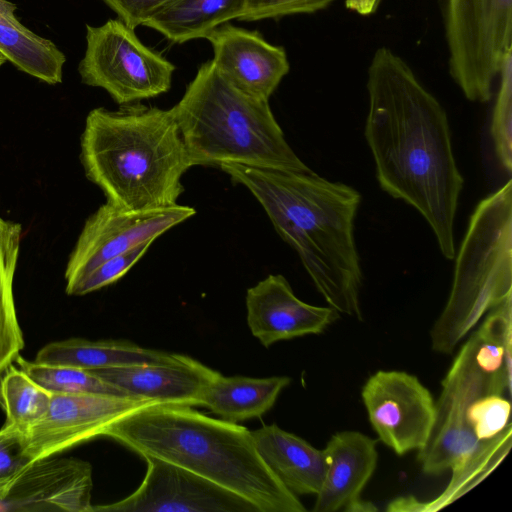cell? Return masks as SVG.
<instances>
[{
	"mask_svg": "<svg viewBox=\"0 0 512 512\" xmlns=\"http://www.w3.org/2000/svg\"><path fill=\"white\" fill-rule=\"evenodd\" d=\"M367 91L365 137L381 188L413 206L443 256L454 259V220L464 180L444 108L387 47L378 48L370 61Z\"/></svg>",
	"mask_w": 512,
	"mask_h": 512,
	"instance_id": "1",
	"label": "cell"
},
{
	"mask_svg": "<svg viewBox=\"0 0 512 512\" xmlns=\"http://www.w3.org/2000/svg\"><path fill=\"white\" fill-rule=\"evenodd\" d=\"M246 187L300 260L330 307L362 320V270L354 238L360 193L313 171L239 164L219 167Z\"/></svg>",
	"mask_w": 512,
	"mask_h": 512,
	"instance_id": "2",
	"label": "cell"
},
{
	"mask_svg": "<svg viewBox=\"0 0 512 512\" xmlns=\"http://www.w3.org/2000/svg\"><path fill=\"white\" fill-rule=\"evenodd\" d=\"M104 436L230 490L259 512L306 511L263 461L251 431L191 406L147 405L113 423Z\"/></svg>",
	"mask_w": 512,
	"mask_h": 512,
	"instance_id": "3",
	"label": "cell"
},
{
	"mask_svg": "<svg viewBox=\"0 0 512 512\" xmlns=\"http://www.w3.org/2000/svg\"><path fill=\"white\" fill-rule=\"evenodd\" d=\"M80 159L107 202L127 210L178 204L192 167L170 109L139 103L117 111L98 107L85 120Z\"/></svg>",
	"mask_w": 512,
	"mask_h": 512,
	"instance_id": "4",
	"label": "cell"
},
{
	"mask_svg": "<svg viewBox=\"0 0 512 512\" xmlns=\"http://www.w3.org/2000/svg\"><path fill=\"white\" fill-rule=\"evenodd\" d=\"M171 110L192 166L311 171L287 143L269 100L237 88L212 61L199 66Z\"/></svg>",
	"mask_w": 512,
	"mask_h": 512,
	"instance_id": "5",
	"label": "cell"
},
{
	"mask_svg": "<svg viewBox=\"0 0 512 512\" xmlns=\"http://www.w3.org/2000/svg\"><path fill=\"white\" fill-rule=\"evenodd\" d=\"M512 180L482 199L460 245L451 292L430 332L431 347L451 354L491 309L511 298Z\"/></svg>",
	"mask_w": 512,
	"mask_h": 512,
	"instance_id": "6",
	"label": "cell"
},
{
	"mask_svg": "<svg viewBox=\"0 0 512 512\" xmlns=\"http://www.w3.org/2000/svg\"><path fill=\"white\" fill-rule=\"evenodd\" d=\"M449 73L473 102L492 98L512 53V0H444Z\"/></svg>",
	"mask_w": 512,
	"mask_h": 512,
	"instance_id": "7",
	"label": "cell"
},
{
	"mask_svg": "<svg viewBox=\"0 0 512 512\" xmlns=\"http://www.w3.org/2000/svg\"><path fill=\"white\" fill-rule=\"evenodd\" d=\"M175 70L120 19L86 25V50L78 66L81 81L104 89L117 104H135L168 92Z\"/></svg>",
	"mask_w": 512,
	"mask_h": 512,
	"instance_id": "8",
	"label": "cell"
},
{
	"mask_svg": "<svg viewBox=\"0 0 512 512\" xmlns=\"http://www.w3.org/2000/svg\"><path fill=\"white\" fill-rule=\"evenodd\" d=\"M475 350L473 333L442 381L430 437L418 451V461L426 474L438 475L447 469H457L481 443L467 421L468 408L475 400L489 394L510 396L511 382L481 369Z\"/></svg>",
	"mask_w": 512,
	"mask_h": 512,
	"instance_id": "9",
	"label": "cell"
},
{
	"mask_svg": "<svg viewBox=\"0 0 512 512\" xmlns=\"http://www.w3.org/2000/svg\"><path fill=\"white\" fill-rule=\"evenodd\" d=\"M190 206L127 210L106 202L86 221L69 256L66 292L104 261L166 231L195 215Z\"/></svg>",
	"mask_w": 512,
	"mask_h": 512,
	"instance_id": "10",
	"label": "cell"
},
{
	"mask_svg": "<svg viewBox=\"0 0 512 512\" xmlns=\"http://www.w3.org/2000/svg\"><path fill=\"white\" fill-rule=\"evenodd\" d=\"M151 401L101 393H52L44 416L25 434V448L31 461L60 454L98 436L126 415Z\"/></svg>",
	"mask_w": 512,
	"mask_h": 512,
	"instance_id": "11",
	"label": "cell"
},
{
	"mask_svg": "<svg viewBox=\"0 0 512 512\" xmlns=\"http://www.w3.org/2000/svg\"><path fill=\"white\" fill-rule=\"evenodd\" d=\"M361 396L379 439L398 455L426 445L435 402L417 377L403 371H378L366 381Z\"/></svg>",
	"mask_w": 512,
	"mask_h": 512,
	"instance_id": "12",
	"label": "cell"
},
{
	"mask_svg": "<svg viewBox=\"0 0 512 512\" xmlns=\"http://www.w3.org/2000/svg\"><path fill=\"white\" fill-rule=\"evenodd\" d=\"M140 486L126 498L91 512H259L241 496L169 462L145 457Z\"/></svg>",
	"mask_w": 512,
	"mask_h": 512,
	"instance_id": "13",
	"label": "cell"
},
{
	"mask_svg": "<svg viewBox=\"0 0 512 512\" xmlns=\"http://www.w3.org/2000/svg\"><path fill=\"white\" fill-rule=\"evenodd\" d=\"M92 467L77 458L31 462L0 495V511L91 512Z\"/></svg>",
	"mask_w": 512,
	"mask_h": 512,
	"instance_id": "14",
	"label": "cell"
},
{
	"mask_svg": "<svg viewBox=\"0 0 512 512\" xmlns=\"http://www.w3.org/2000/svg\"><path fill=\"white\" fill-rule=\"evenodd\" d=\"M205 39L219 72L240 90L269 100L290 70L282 46L273 45L255 30L225 23Z\"/></svg>",
	"mask_w": 512,
	"mask_h": 512,
	"instance_id": "15",
	"label": "cell"
},
{
	"mask_svg": "<svg viewBox=\"0 0 512 512\" xmlns=\"http://www.w3.org/2000/svg\"><path fill=\"white\" fill-rule=\"evenodd\" d=\"M246 309L251 333L265 347L323 333L339 318V312L330 306H314L297 298L280 274H271L247 290Z\"/></svg>",
	"mask_w": 512,
	"mask_h": 512,
	"instance_id": "16",
	"label": "cell"
},
{
	"mask_svg": "<svg viewBox=\"0 0 512 512\" xmlns=\"http://www.w3.org/2000/svg\"><path fill=\"white\" fill-rule=\"evenodd\" d=\"M122 394L158 404L202 406L205 393L219 375L197 360L176 354L159 364L90 370Z\"/></svg>",
	"mask_w": 512,
	"mask_h": 512,
	"instance_id": "17",
	"label": "cell"
},
{
	"mask_svg": "<svg viewBox=\"0 0 512 512\" xmlns=\"http://www.w3.org/2000/svg\"><path fill=\"white\" fill-rule=\"evenodd\" d=\"M377 440L358 431L334 434L323 449L327 470L314 512H371L377 508L361 492L377 465Z\"/></svg>",
	"mask_w": 512,
	"mask_h": 512,
	"instance_id": "18",
	"label": "cell"
},
{
	"mask_svg": "<svg viewBox=\"0 0 512 512\" xmlns=\"http://www.w3.org/2000/svg\"><path fill=\"white\" fill-rule=\"evenodd\" d=\"M251 433L261 458L287 489L295 495H316L320 491L327 470L323 449L276 424Z\"/></svg>",
	"mask_w": 512,
	"mask_h": 512,
	"instance_id": "19",
	"label": "cell"
},
{
	"mask_svg": "<svg viewBox=\"0 0 512 512\" xmlns=\"http://www.w3.org/2000/svg\"><path fill=\"white\" fill-rule=\"evenodd\" d=\"M175 356L176 353L147 349L127 341L71 338L46 344L38 351L35 361L93 370L159 364Z\"/></svg>",
	"mask_w": 512,
	"mask_h": 512,
	"instance_id": "20",
	"label": "cell"
},
{
	"mask_svg": "<svg viewBox=\"0 0 512 512\" xmlns=\"http://www.w3.org/2000/svg\"><path fill=\"white\" fill-rule=\"evenodd\" d=\"M290 381L286 376L253 378L219 373L208 387L202 406L232 423L258 418L271 409Z\"/></svg>",
	"mask_w": 512,
	"mask_h": 512,
	"instance_id": "21",
	"label": "cell"
},
{
	"mask_svg": "<svg viewBox=\"0 0 512 512\" xmlns=\"http://www.w3.org/2000/svg\"><path fill=\"white\" fill-rule=\"evenodd\" d=\"M246 0H172L152 15L143 26L167 40L182 44L204 38L217 27L239 20Z\"/></svg>",
	"mask_w": 512,
	"mask_h": 512,
	"instance_id": "22",
	"label": "cell"
},
{
	"mask_svg": "<svg viewBox=\"0 0 512 512\" xmlns=\"http://www.w3.org/2000/svg\"><path fill=\"white\" fill-rule=\"evenodd\" d=\"M21 234L19 223L0 217V373L14 363L25 345L13 296Z\"/></svg>",
	"mask_w": 512,
	"mask_h": 512,
	"instance_id": "23",
	"label": "cell"
},
{
	"mask_svg": "<svg viewBox=\"0 0 512 512\" xmlns=\"http://www.w3.org/2000/svg\"><path fill=\"white\" fill-rule=\"evenodd\" d=\"M0 51L19 70L51 85L62 82L64 53L20 21L0 22Z\"/></svg>",
	"mask_w": 512,
	"mask_h": 512,
	"instance_id": "24",
	"label": "cell"
},
{
	"mask_svg": "<svg viewBox=\"0 0 512 512\" xmlns=\"http://www.w3.org/2000/svg\"><path fill=\"white\" fill-rule=\"evenodd\" d=\"M52 393L11 363L0 373V407L7 424L24 432L46 413Z\"/></svg>",
	"mask_w": 512,
	"mask_h": 512,
	"instance_id": "25",
	"label": "cell"
},
{
	"mask_svg": "<svg viewBox=\"0 0 512 512\" xmlns=\"http://www.w3.org/2000/svg\"><path fill=\"white\" fill-rule=\"evenodd\" d=\"M512 425L495 437L482 440L477 449L455 470L446 490L435 500L423 502V511H436L450 504L484 477L505 457L511 446Z\"/></svg>",
	"mask_w": 512,
	"mask_h": 512,
	"instance_id": "26",
	"label": "cell"
},
{
	"mask_svg": "<svg viewBox=\"0 0 512 512\" xmlns=\"http://www.w3.org/2000/svg\"><path fill=\"white\" fill-rule=\"evenodd\" d=\"M14 363L51 393H101L126 396L90 370L68 365L40 363L35 360L29 361L20 355Z\"/></svg>",
	"mask_w": 512,
	"mask_h": 512,
	"instance_id": "27",
	"label": "cell"
},
{
	"mask_svg": "<svg viewBox=\"0 0 512 512\" xmlns=\"http://www.w3.org/2000/svg\"><path fill=\"white\" fill-rule=\"evenodd\" d=\"M490 133L496 156L508 174L512 170V53L502 66Z\"/></svg>",
	"mask_w": 512,
	"mask_h": 512,
	"instance_id": "28",
	"label": "cell"
},
{
	"mask_svg": "<svg viewBox=\"0 0 512 512\" xmlns=\"http://www.w3.org/2000/svg\"><path fill=\"white\" fill-rule=\"evenodd\" d=\"M154 240H147L116 255L93 269L66 293L81 296L108 286L122 278L147 252Z\"/></svg>",
	"mask_w": 512,
	"mask_h": 512,
	"instance_id": "29",
	"label": "cell"
},
{
	"mask_svg": "<svg viewBox=\"0 0 512 512\" xmlns=\"http://www.w3.org/2000/svg\"><path fill=\"white\" fill-rule=\"evenodd\" d=\"M510 400L489 394L475 400L467 411V421L478 440L495 437L510 423Z\"/></svg>",
	"mask_w": 512,
	"mask_h": 512,
	"instance_id": "30",
	"label": "cell"
},
{
	"mask_svg": "<svg viewBox=\"0 0 512 512\" xmlns=\"http://www.w3.org/2000/svg\"><path fill=\"white\" fill-rule=\"evenodd\" d=\"M25 448V433L5 423L0 429V495L31 463Z\"/></svg>",
	"mask_w": 512,
	"mask_h": 512,
	"instance_id": "31",
	"label": "cell"
},
{
	"mask_svg": "<svg viewBox=\"0 0 512 512\" xmlns=\"http://www.w3.org/2000/svg\"><path fill=\"white\" fill-rule=\"evenodd\" d=\"M335 0H246L239 21L279 19L297 14H313L330 6Z\"/></svg>",
	"mask_w": 512,
	"mask_h": 512,
	"instance_id": "32",
	"label": "cell"
},
{
	"mask_svg": "<svg viewBox=\"0 0 512 512\" xmlns=\"http://www.w3.org/2000/svg\"><path fill=\"white\" fill-rule=\"evenodd\" d=\"M129 27L136 29L172 0H102Z\"/></svg>",
	"mask_w": 512,
	"mask_h": 512,
	"instance_id": "33",
	"label": "cell"
},
{
	"mask_svg": "<svg viewBox=\"0 0 512 512\" xmlns=\"http://www.w3.org/2000/svg\"><path fill=\"white\" fill-rule=\"evenodd\" d=\"M346 7L362 15H368L375 11L379 0H345Z\"/></svg>",
	"mask_w": 512,
	"mask_h": 512,
	"instance_id": "34",
	"label": "cell"
},
{
	"mask_svg": "<svg viewBox=\"0 0 512 512\" xmlns=\"http://www.w3.org/2000/svg\"><path fill=\"white\" fill-rule=\"evenodd\" d=\"M17 6L8 0H0V22H19L15 11Z\"/></svg>",
	"mask_w": 512,
	"mask_h": 512,
	"instance_id": "35",
	"label": "cell"
},
{
	"mask_svg": "<svg viewBox=\"0 0 512 512\" xmlns=\"http://www.w3.org/2000/svg\"><path fill=\"white\" fill-rule=\"evenodd\" d=\"M7 61L5 55L0 51V67Z\"/></svg>",
	"mask_w": 512,
	"mask_h": 512,
	"instance_id": "36",
	"label": "cell"
}]
</instances>
